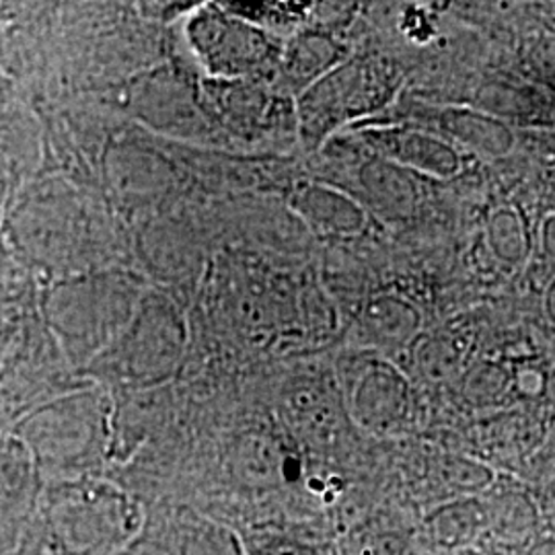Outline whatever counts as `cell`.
<instances>
[{
    "label": "cell",
    "instance_id": "1",
    "mask_svg": "<svg viewBox=\"0 0 555 555\" xmlns=\"http://www.w3.org/2000/svg\"><path fill=\"white\" fill-rule=\"evenodd\" d=\"M399 85V73L380 60H346L298 95V139L311 151L323 149L348 124L385 109Z\"/></svg>",
    "mask_w": 555,
    "mask_h": 555
},
{
    "label": "cell",
    "instance_id": "7",
    "mask_svg": "<svg viewBox=\"0 0 555 555\" xmlns=\"http://www.w3.org/2000/svg\"><path fill=\"white\" fill-rule=\"evenodd\" d=\"M350 59V48L321 29H305L282 50V73L298 95Z\"/></svg>",
    "mask_w": 555,
    "mask_h": 555
},
{
    "label": "cell",
    "instance_id": "2",
    "mask_svg": "<svg viewBox=\"0 0 555 555\" xmlns=\"http://www.w3.org/2000/svg\"><path fill=\"white\" fill-rule=\"evenodd\" d=\"M190 38L210 70L224 77L263 73L282 62V46L249 21L206 11L190 25Z\"/></svg>",
    "mask_w": 555,
    "mask_h": 555
},
{
    "label": "cell",
    "instance_id": "9",
    "mask_svg": "<svg viewBox=\"0 0 555 555\" xmlns=\"http://www.w3.org/2000/svg\"><path fill=\"white\" fill-rule=\"evenodd\" d=\"M360 323L383 346L403 348L420 332L422 318L408 300L383 295L364 307Z\"/></svg>",
    "mask_w": 555,
    "mask_h": 555
},
{
    "label": "cell",
    "instance_id": "12",
    "mask_svg": "<svg viewBox=\"0 0 555 555\" xmlns=\"http://www.w3.org/2000/svg\"><path fill=\"white\" fill-rule=\"evenodd\" d=\"M256 555H325L319 547L300 543V541H291V539H278V541H268L259 545Z\"/></svg>",
    "mask_w": 555,
    "mask_h": 555
},
{
    "label": "cell",
    "instance_id": "11",
    "mask_svg": "<svg viewBox=\"0 0 555 555\" xmlns=\"http://www.w3.org/2000/svg\"><path fill=\"white\" fill-rule=\"evenodd\" d=\"M295 417L302 430L315 438H325L336 433L337 416L336 401L330 397L319 396L318 391L302 393L298 391L295 396Z\"/></svg>",
    "mask_w": 555,
    "mask_h": 555
},
{
    "label": "cell",
    "instance_id": "13",
    "mask_svg": "<svg viewBox=\"0 0 555 555\" xmlns=\"http://www.w3.org/2000/svg\"><path fill=\"white\" fill-rule=\"evenodd\" d=\"M543 247L555 259V217L547 220L543 227Z\"/></svg>",
    "mask_w": 555,
    "mask_h": 555
},
{
    "label": "cell",
    "instance_id": "10",
    "mask_svg": "<svg viewBox=\"0 0 555 555\" xmlns=\"http://www.w3.org/2000/svg\"><path fill=\"white\" fill-rule=\"evenodd\" d=\"M488 241L496 258L506 263H518L525 258L522 224L513 210L502 208L488 220Z\"/></svg>",
    "mask_w": 555,
    "mask_h": 555
},
{
    "label": "cell",
    "instance_id": "4",
    "mask_svg": "<svg viewBox=\"0 0 555 555\" xmlns=\"http://www.w3.org/2000/svg\"><path fill=\"white\" fill-rule=\"evenodd\" d=\"M362 142L383 159L414 176L451 179L463 171L459 149L430 130L414 126H380L360 132Z\"/></svg>",
    "mask_w": 555,
    "mask_h": 555
},
{
    "label": "cell",
    "instance_id": "5",
    "mask_svg": "<svg viewBox=\"0 0 555 555\" xmlns=\"http://www.w3.org/2000/svg\"><path fill=\"white\" fill-rule=\"evenodd\" d=\"M354 183L358 202L378 219L403 222L414 217L420 204L416 176L391 160L378 157L371 149L358 160Z\"/></svg>",
    "mask_w": 555,
    "mask_h": 555
},
{
    "label": "cell",
    "instance_id": "6",
    "mask_svg": "<svg viewBox=\"0 0 555 555\" xmlns=\"http://www.w3.org/2000/svg\"><path fill=\"white\" fill-rule=\"evenodd\" d=\"M293 208L321 237H358L369 224V210L350 192L332 183H302L293 196Z\"/></svg>",
    "mask_w": 555,
    "mask_h": 555
},
{
    "label": "cell",
    "instance_id": "14",
    "mask_svg": "<svg viewBox=\"0 0 555 555\" xmlns=\"http://www.w3.org/2000/svg\"><path fill=\"white\" fill-rule=\"evenodd\" d=\"M545 313H547L550 319L555 323V280L550 284L547 295H545Z\"/></svg>",
    "mask_w": 555,
    "mask_h": 555
},
{
    "label": "cell",
    "instance_id": "8",
    "mask_svg": "<svg viewBox=\"0 0 555 555\" xmlns=\"http://www.w3.org/2000/svg\"><path fill=\"white\" fill-rule=\"evenodd\" d=\"M435 134L483 155H504L513 146L511 130L498 119L472 107H442L435 114Z\"/></svg>",
    "mask_w": 555,
    "mask_h": 555
},
{
    "label": "cell",
    "instance_id": "3",
    "mask_svg": "<svg viewBox=\"0 0 555 555\" xmlns=\"http://www.w3.org/2000/svg\"><path fill=\"white\" fill-rule=\"evenodd\" d=\"M348 416L375 435H396L412 414V389L385 358L364 354L348 371Z\"/></svg>",
    "mask_w": 555,
    "mask_h": 555
}]
</instances>
